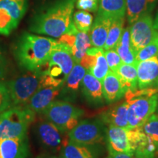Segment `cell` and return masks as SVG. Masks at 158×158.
<instances>
[{"label": "cell", "instance_id": "1", "mask_svg": "<svg viewBox=\"0 0 158 158\" xmlns=\"http://www.w3.org/2000/svg\"><path fill=\"white\" fill-rule=\"evenodd\" d=\"M76 0H54L34 13L29 31L38 35L59 38L77 30L73 21Z\"/></svg>", "mask_w": 158, "mask_h": 158}, {"label": "cell", "instance_id": "2", "mask_svg": "<svg viewBox=\"0 0 158 158\" xmlns=\"http://www.w3.org/2000/svg\"><path fill=\"white\" fill-rule=\"evenodd\" d=\"M59 41L24 31L13 46V54L21 68L30 72L42 70Z\"/></svg>", "mask_w": 158, "mask_h": 158}, {"label": "cell", "instance_id": "3", "mask_svg": "<svg viewBox=\"0 0 158 158\" xmlns=\"http://www.w3.org/2000/svg\"><path fill=\"white\" fill-rule=\"evenodd\" d=\"M10 96L12 106H23L37 91L49 86L48 79L42 70L34 71L5 83Z\"/></svg>", "mask_w": 158, "mask_h": 158}, {"label": "cell", "instance_id": "4", "mask_svg": "<svg viewBox=\"0 0 158 158\" xmlns=\"http://www.w3.org/2000/svg\"><path fill=\"white\" fill-rule=\"evenodd\" d=\"M35 114L25 106H17L0 114V141L27 136Z\"/></svg>", "mask_w": 158, "mask_h": 158}, {"label": "cell", "instance_id": "5", "mask_svg": "<svg viewBox=\"0 0 158 158\" xmlns=\"http://www.w3.org/2000/svg\"><path fill=\"white\" fill-rule=\"evenodd\" d=\"M75 64L72 48L59 41L42 71L50 79L52 86H63Z\"/></svg>", "mask_w": 158, "mask_h": 158}, {"label": "cell", "instance_id": "6", "mask_svg": "<svg viewBox=\"0 0 158 158\" xmlns=\"http://www.w3.org/2000/svg\"><path fill=\"white\" fill-rule=\"evenodd\" d=\"M47 121L50 122L64 134H68L84 114V110L64 100H54L43 112Z\"/></svg>", "mask_w": 158, "mask_h": 158}, {"label": "cell", "instance_id": "7", "mask_svg": "<svg viewBox=\"0 0 158 158\" xmlns=\"http://www.w3.org/2000/svg\"><path fill=\"white\" fill-rule=\"evenodd\" d=\"M145 135L141 127L128 129L108 126L106 140L108 154L125 153L135 155L138 144Z\"/></svg>", "mask_w": 158, "mask_h": 158}, {"label": "cell", "instance_id": "8", "mask_svg": "<svg viewBox=\"0 0 158 158\" xmlns=\"http://www.w3.org/2000/svg\"><path fill=\"white\" fill-rule=\"evenodd\" d=\"M107 129L100 118L80 120L69 132V141L84 145H100L106 140Z\"/></svg>", "mask_w": 158, "mask_h": 158}, {"label": "cell", "instance_id": "9", "mask_svg": "<svg viewBox=\"0 0 158 158\" xmlns=\"http://www.w3.org/2000/svg\"><path fill=\"white\" fill-rule=\"evenodd\" d=\"M127 101L128 129L140 128L157 110L158 94L133 97Z\"/></svg>", "mask_w": 158, "mask_h": 158}, {"label": "cell", "instance_id": "10", "mask_svg": "<svg viewBox=\"0 0 158 158\" xmlns=\"http://www.w3.org/2000/svg\"><path fill=\"white\" fill-rule=\"evenodd\" d=\"M28 8V0H0V35L8 36Z\"/></svg>", "mask_w": 158, "mask_h": 158}, {"label": "cell", "instance_id": "11", "mask_svg": "<svg viewBox=\"0 0 158 158\" xmlns=\"http://www.w3.org/2000/svg\"><path fill=\"white\" fill-rule=\"evenodd\" d=\"M35 135L41 147L47 152L56 153L60 152L68 141V134H64L48 121L39 122L35 127Z\"/></svg>", "mask_w": 158, "mask_h": 158}, {"label": "cell", "instance_id": "12", "mask_svg": "<svg viewBox=\"0 0 158 158\" xmlns=\"http://www.w3.org/2000/svg\"><path fill=\"white\" fill-rule=\"evenodd\" d=\"M130 30V43L135 55L151 43L158 33V30L154 27V21L151 14L144 15L138 19L131 24Z\"/></svg>", "mask_w": 158, "mask_h": 158}, {"label": "cell", "instance_id": "13", "mask_svg": "<svg viewBox=\"0 0 158 158\" xmlns=\"http://www.w3.org/2000/svg\"><path fill=\"white\" fill-rule=\"evenodd\" d=\"M138 89L139 90L158 86V55L137 62Z\"/></svg>", "mask_w": 158, "mask_h": 158}, {"label": "cell", "instance_id": "14", "mask_svg": "<svg viewBox=\"0 0 158 158\" xmlns=\"http://www.w3.org/2000/svg\"><path fill=\"white\" fill-rule=\"evenodd\" d=\"M63 86H45L37 91L23 106L36 114H43L60 93Z\"/></svg>", "mask_w": 158, "mask_h": 158}, {"label": "cell", "instance_id": "15", "mask_svg": "<svg viewBox=\"0 0 158 158\" xmlns=\"http://www.w3.org/2000/svg\"><path fill=\"white\" fill-rule=\"evenodd\" d=\"M87 70L80 64H75L70 74L63 84L59 96L64 101H73L76 98L83 78Z\"/></svg>", "mask_w": 158, "mask_h": 158}, {"label": "cell", "instance_id": "16", "mask_svg": "<svg viewBox=\"0 0 158 158\" xmlns=\"http://www.w3.org/2000/svg\"><path fill=\"white\" fill-rule=\"evenodd\" d=\"M81 92L86 101L92 106H100L104 104L102 81L95 78L89 71L83 78Z\"/></svg>", "mask_w": 158, "mask_h": 158}, {"label": "cell", "instance_id": "17", "mask_svg": "<svg viewBox=\"0 0 158 158\" xmlns=\"http://www.w3.org/2000/svg\"><path fill=\"white\" fill-rule=\"evenodd\" d=\"M29 155L27 135L0 141V158H29Z\"/></svg>", "mask_w": 158, "mask_h": 158}, {"label": "cell", "instance_id": "18", "mask_svg": "<svg viewBox=\"0 0 158 158\" xmlns=\"http://www.w3.org/2000/svg\"><path fill=\"white\" fill-rule=\"evenodd\" d=\"M100 145H84L70 141L63 146L59 152L60 158H100Z\"/></svg>", "mask_w": 158, "mask_h": 158}, {"label": "cell", "instance_id": "19", "mask_svg": "<svg viewBox=\"0 0 158 158\" xmlns=\"http://www.w3.org/2000/svg\"><path fill=\"white\" fill-rule=\"evenodd\" d=\"M102 86L104 100L108 104L118 101L127 93L119 78L110 70L102 80Z\"/></svg>", "mask_w": 158, "mask_h": 158}, {"label": "cell", "instance_id": "20", "mask_svg": "<svg viewBox=\"0 0 158 158\" xmlns=\"http://www.w3.org/2000/svg\"><path fill=\"white\" fill-rule=\"evenodd\" d=\"M112 19L98 13L90 30V39L92 47L103 48Z\"/></svg>", "mask_w": 158, "mask_h": 158}, {"label": "cell", "instance_id": "21", "mask_svg": "<svg viewBox=\"0 0 158 158\" xmlns=\"http://www.w3.org/2000/svg\"><path fill=\"white\" fill-rule=\"evenodd\" d=\"M127 108V101L121 102L103 112L100 119L108 126L128 128Z\"/></svg>", "mask_w": 158, "mask_h": 158}, {"label": "cell", "instance_id": "22", "mask_svg": "<svg viewBox=\"0 0 158 158\" xmlns=\"http://www.w3.org/2000/svg\"><path fill=\"white\" fill-rule=\"evenodd\" d=\"M136 64L137 63L131 64L122 62L115 71H113L119 78L127 93H133L137 91L138 72Z\"/></svg>", "mask_w": 158, "mask_h": 158}, {"label": "cell", "instance_id": "23", "mask_svg": "<svg viewBox=\"0 0 158 158\" xmlns=\"http://www.w3.org/2000/svg\"><path fill=\"white\" fill-rule=\"evenodd\" d=\"M157 0H126L127 19L133 24L141 16L151 14Z\"/></svg>", "mask_w": 158, "mask_h": 158}, {"label": "cell", "instance_id": "24", "mask_svg": "<svg viewBox=\"0 0 158 158\" xmlns=\"http://www.w3.org/2000/svg\"><path fill=\"white\" fill-rule=\"evenodd\" d=\"M114 49L119 55L123 63L131 64H135L137 63L135 60V54L132 48L130 43V27L123 29L120 39L116 43Z\"/></svg>", "mask_w": 158, "mask_h": 158}, {"label": "cell", "instance_id": "25", "mask_svg": "<svg viewBox=\"0 0 158 158\" xmlns=\"http://www.w3.org/2000/svg\"><path fill=\"white\" fill-rule=\"evenodd\" d=\"M98 13L111 19L124 17L126 10V0H98Z\"/></svg>", "mask_w": 158, "mask_h": 158}, {"label": "cell", "instance_id": "26", "mask_svg": "<svg viewBox=\"0 0 158 158\" xmlns=\"http://www.w3.org/2000/svg\"><path fill=\"white\" fill-rule=\"evenodd\" d=\"M92 46L90 35L77 29L75 34V41L72 46V52L76 64H80L83 57Z\"/></svg>", "mask_w": 158, "mask_h": 158}, {"label": "cell", "instance_id": "27", "mask_svg": "<svg viewBox=\"0 0 158 158\" xmlns=\"http://www.w3.org/2000/svg\"><path fill=\"white\" fill-rule=\"evenodd\" d=\"M123 24L124 17L112 19L109 30H108L107 39H106L103 48L105 51L115 48L116 43L120 39L122 31H123Z\"/></svg>", "mask_w": 158, "mask_h": 158}, {"label": "cell", "instance_id": "28", "mask_svg": "<svg viewBox=\"0 0 158 158\" xmlns=\"http://www.w3.org/2000/svg\"><path fill=\"white\" fill-rule=\"evenodd\" d=\"M104 52L103 48H97L96 58L94 64L92 68L87 70L100 81H102L105 77L108 74V71L110 70Z\"/></svg>", "mask_w": 158, "mask_h": 158}, {"label": "cell", "instance_id": "29", "mask_svg": "<svg viewBox=\"0 0 158 158\" xmlns=\"http://www.w3.org/2000/svg\"><path fill=\"white\" fill-rule=\"evenodd\" d=\"M73 21L78 31L89 33L92 28L93 17L89 12L80 10L73 13Z\"/></svg>", "mask_w": 158, "mask_h": 158}, {"label": "cell", "instance_id": "30", "mask_svg": "<svg viewBox=\"0 0 158 158\" xmlns=\"http://www.w3.org/2000/svg\"><path fill=\"white\" fill-rule=\"evenodd\" d=\"M148 138L158 146V114H153L141 127Z\"/></svg>", "mask_w": 158, "mask_h": 158}, {"label": "cell", "instance_id": "31", "mask_svg": "<svg viewBox=\"0 0 158 158\" xmlns=\"http://www.w3.org/2000/svg\"><path fill=\"white\" fill-rule=\"evenodd\" d=\"M158 55V33L151 43L140 50L135 55L136 62L146 60Z\"/></svg>", "mask_w": 158, "mask_h": 158}, {"label": "cell", "instance_id": "32", "mask_svg": "<svg viewBox=\"0 0 158 158\" xmlns=\"http://www.w3.org/2000/svg\"><path fill=\"white\" fill-rule=\"evenodd\" d=\"M11 106V99L7 85L0 81V113L8 109Z\"/></svg>", "mask_w": 158, "mask_h": 158}, {"label": "cell", "instance_id": "33", "mask_svg": "<svg viewBox=\"0 0 158 158\" xmlns=\"http://www.w3.org/2000/svg\"><path fill=\"white\" fill-rule=\"evenodd\" d=\"M104 54L108 67H109V69L112 71H115L122 63V61L121 58H120L119 55L118 54V53L116 52L114 48L106 50Z\"/></svg>", "mask_w": 158, "mask_h": 158}, {"label": "cell", "instance_id": "34", "mask_svg": "<svg viewBox=\"0 0 158 158\" xmlns=\"http://www.w3.org/2000/svg\"><path fill=\"white\" fill-rule=\"evenodd\" d=\"M98 7V0H76V7L81 10L95 12Z\"/></svg>", "mask_w": 158, "mask_h": 158}, {"label": "cell", "instance_id": "35", "mask_svg": "<svg viewBox=\"0 0 158 158\" xmlns=\"http://www.w3.org/2000/svg\"><path fill=\"white\" fill-rule=\"evenodd\" d=\"M8 73V62L5 54L0 48V79H4Z\"/></svg>", "mask_w": 158, "mask_h": 158}, {"label": "cell", "instance_id": "36", "mask_svg": "<svg viewBox=\"0 0 158 158\" xmlns=\"http://www.w3.org/2000/svg\"><path fill=\"white\" fill-rule=\"evenodd\" d=\"M135 155H130V154L125 153H115V154H108V156L106 158H134Z\"/></svg>", "mask_w": 158, "mask_h": 158}, {"label": "cell", "instance_id": "37", "mask_svg": "<svg viewBox=\"0 0 158 158\" xmlns=\"http://www.w3.org/2000/svg\"><path fill=\"white\" fill-rule=\"evenodd\" d=\"M37 158H60L56 157V156H54V155H42V156H39Z\"/></svg>", "mask_w": 158, "mask_h": 158}, {"label": "cell", "instance_id": "38", "mask_svg": "<svg viewBox=\"0 0 158 158\" xmlns=\"http://www.w3.org/2000/svg\"><path fill=\"white\" fill-rule=\"evenodd\" d=\"M134 158H157V157H143V156L135 155V157Z\"/></svg>", "mask_w": 158, "mask_h": 158}, {"label": "cell", "instance_id": "39", "mask_svg": "<svg viewBox=\"0 0 158 158\" xmlns=\"http://www.w3.org/2000/svg\"><path fill=\"white\" fill-rule=\"evenodd\" d=\"M157 112H158V105H157Z\"/></svg>", "mask_w": 158, "mask_h": 158}]
</instances>
